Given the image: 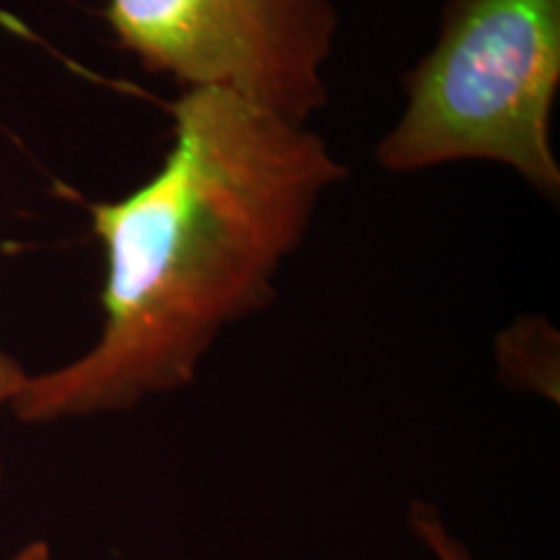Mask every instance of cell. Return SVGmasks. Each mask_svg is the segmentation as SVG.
Listing matches in <instances>:
<instances>
[{"label":"cell","mask_w":560,"mask_h":560,"mask_svg":"<svg viewBox=\"0 0 560 560\" xmlns=\"http://www.w3.org/2000/svg\"><path fill=\"white\" fill-rule=\"evenodd\" d=\"M117 45L182 89H223L306 125L327 104L330 0H107Z\"/></svg>","instance_id":"obj_3"},{"label":"cell","mask_w":560,"mask_h":560,"mask_svg":"<svg viewBox=\"0 0 560 560\" xmlns=\"http://www.w3.org/2000/svg\"><path fill=\"white\" fill-rule=\"evenodd\" d=\"M9 560H52V548L47 540H32L13 552Z\"/></svg>","instance_id":"obj_7"},{"label":"cell","mask_w":560,"mask_h":560,"mask_svg":"<svg viewBox=\"0 0 560 560\" xmlns=\"http://www.w3.org/2000/svg\"><path fill=\"white\" fill-rule=\"evenodd\" d=\"M558 86L560 0H446L436 47L405 79L408 104L376 161L397 174L495 161L558 202Z\"/></svg>","instance_id":"obj_2"},{"label":"cell","mask_w":560,"mask_h":560,"mask_svg":"<svg viewBox=\"0 0 560 560\" xmlns=\"http://www.w3.org/2000/svg\"><path fill=\"white\" fill-rule=\"evenodd\" d=\"M26 380H30V371L21 366L13 355L5 353V350H0V410L11 408L19 392L24 389ZM0 486H3V462H0Z\"/></svg>","instance_id":"obj_6"},{"label":"cell","mask_w":560,"mask_h":560,"mask_svg":"<svg viewBox=\"0 0 560 560\" xmlns=\"http://www.w3.org/2000/svg\"><path fill=\"white\" fill-rule=\"evenodd\" d=\"M499 361L501 374L511 384H520L524 389L540 392V395L558 400V346L556 335L542 322L540 325L520 322L503 332Z\"/></svg>","instance_id":"obj_4"},{"label":"cell","mask_w":560,"mask_h":560,"mask_svg":"<svg viewBox=\"0 0 560 560\" xmlns=\"http://www.w3.org/2000/svg\"><path fill=\"white\" fill-rule=\"evenodd\" d=\"M161 170L120 200L91 202L107 257L100 340L30 374L21 423L138 408L190 387L229 327L272 301L325 190L348 177L325 138L223 89H182Z\"/></svg>","instance_id":"obj_1"},{"label":"cell","mask_w":560,"mask_h":560,"mask_svg":"<svg viewBox=\"0 0 560 560\" xmlns=\"http://www.w3.org/2000/svg\"><path fill=\"white\" fill-rule=\"evenodd\" d=\"M408 527L412 537L431 552L433 560H475L472 550L454 535L433 503L412 501L408 509Z\"/></svg>","instance_id":"obj_5"}]
</instances>
